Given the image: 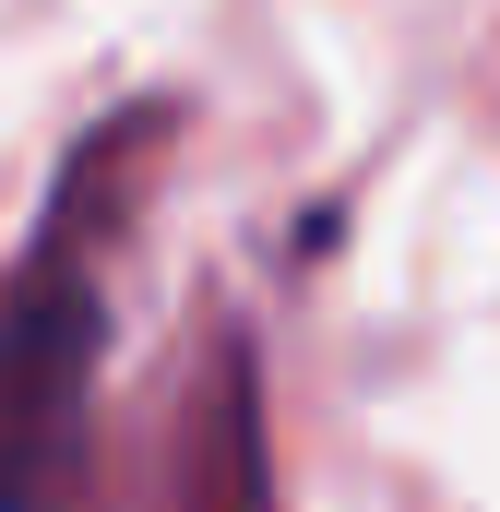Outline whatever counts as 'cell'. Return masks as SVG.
<instances>
[{
    "label": "cell",
    "mask_w": 500,
    "mask_h": 512,
    "mask_svg": "<svg viewBox=\"0 0 500 512\" xmlns=\"http://www.w3.org/2000/svg\"><path fill=\"white\" fill-rule=\"evenodd\" d=\"M143 120L96 131L36 227L24 274L0 286V512H60L84 477V429H96V370H108V286H96V191L120 167Z\"/></svg>",
    "instance_id": "obj_1"
}]
</instances>
